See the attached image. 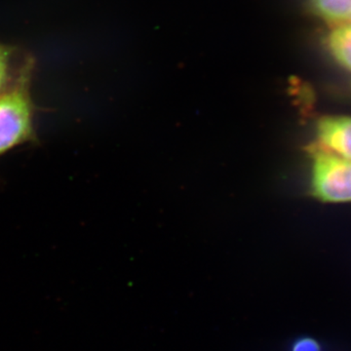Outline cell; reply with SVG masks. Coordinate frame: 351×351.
Wrapping results in <instances>:
<instances>
[{"instance_id":"obj_6","label":"cell","mask_w":351,"mask_h":351,"mask_svg":"<svg viewBox=\"0 0 351 351\" xmlns=\"http://www.w3.org/2000/svg\"><path fill=\"white\" fill-rule=\"evenodd\" d=\"M10 58V48L0 44V93H1L2 90L6 85L7 80H8Z\"/></svg>"},{"instance_id":"obj_8","label":"cell","mask_w":351,"mask_h":351,"mask_svg":"<svg viewBox=\"0 0 351 351\" xmlns=\"http://www.w3.org/2000/svg\"><path fill=\"white\" fill-rule=\"evenodd\" d=\"M350 19L351 20V14H350Z\"/></svg>"},{"instance_id":"obj_3","label":"cell","mask_w":351,"mask_h":351,"mask_svg":"<svg viewBox=\"0 0 351 351\" xmlns=\"http://www.w3.org/2000/svg\"><path fill=\"white\" fill-rule=\"evenodd\" d=\"M316 133L320 147L351 161V117H323Z\"/></svg>"},{"instance_id":"obj_7","label":"cell","mask_w":351,"mask_h":351,"mask_svg":"<svg viewBox=\"0 0 351 351\" xmlns=\"http://www.w3.org/2000/svg\"><path fill=\"white\" fill-rule=\"evenodd\" d=\"M292 351H322V348L316 339L304 337L295 341Z\"/></svg>"},{"instance_id":"obj_1","label":"cell","mask_w":351,"mask_h":351,"mask_svg":"<svg viewBox=\"0 0 351 351\" xmlns=\"http://www.w3.org/2000/svg\"><path fill=\"white\" fill-rule=\"evenodd\" d=\"M311 189L323 202H351V161L320 145L311 149Z\"/></svg>"},{"instance_id":"obj_2","label":"cell","mask_w":351,"mask_h":351,"mask_svg":"<svg viewBox=\"0 0 351 351\" xmlns=\"http://www.w3.org/2000/svg\"><path fill=\"white\" fill-rule=\"evenodd\" d=\"M12 89L0 94V156L32 135V108L27 75H23Z\"/></svg>"},{"instance_id":"obj_5","label":"cell","mask_w":351,"mask_h":351,"mask_svg":"<svg viewBox=\"0 0 351 351\" xmlns=\"http://www.w3.org/2000/svg\"><path fill=\"white\" fill-rule=\"evenodd\" d=\"M316 16L330 23H341L350 19L351 0H311Z\"/></svg>"},{"instance_id":"obj_4","label":"cell","mask_w":351,"mask_h":351,"mask_svg":"<svg viewBox=\"0 0 351 351\" xmlns=\"http://www.w3.org/2000/svg\"><path fill=\"white\" fill-rule=\"evenodd\" d=\"M328 50L335 61L351 71V24H339L327 38Z\"/></svg>"}]
</instances>
